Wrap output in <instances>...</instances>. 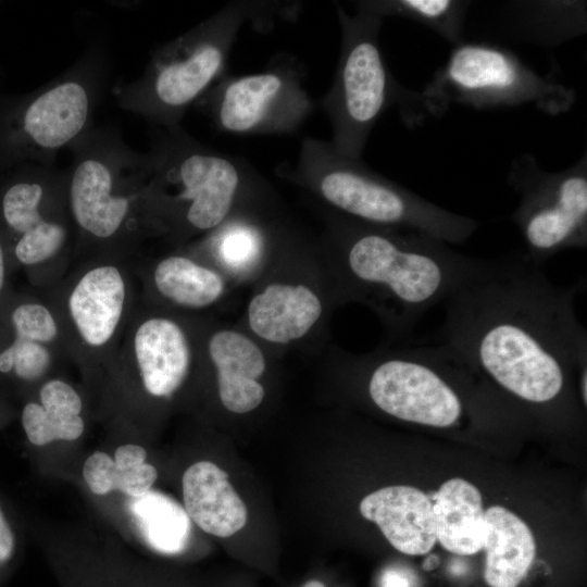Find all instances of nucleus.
Masks as SVG:
<instances>
[{
    "label": "nucleus",
    "instance_id": "obj_27",
    "mask_svg": "<svg viewBox=\"0 0 587 587\" xmlns=\"http://www.w3.org/2000/svg\"><path fill=\"white\" fill-rule=\"evenodd\" d=\"M470 1L460 0H369L357 1L358 10L384 18L394 15L412 20L437 33L454 46L462 42Z\"/></svg>",
    "mask_w": 587,
    "mask_h": 587
},
{
    "label": "nucleus",
    "instance_id": "obj_20",
    "mask_svg": "<svg viewBox=\"0 0 587 587\" xmlns=\"http://www.w3.org/2000/svg\"><path fill=\"white\" fill-rule=\"evenodd\" d=\"M125 284L114 266H99L86 273L68 300L72 319L90 346L104 345L115 332L123 313Z\"/></svg>",
    "mask_w": 587,
    "mask_h": 587
},
{
    "label": "nucleus",
    "instance_id": "obj_1",
    "mask_svg": "<svg viewBox=\"0 0 587 587\" xmlns=\"http://www.w3.org/2000/svg\"><path fill=\"white\" fill-rule=\"evenodd\" d=\"M580 287L554 285L524 254L447 301L438 344L536 407L559 402L577 373L586 407L587 334L575 311Z\"/></svg>",
    "mask_w": 587,
    "mask_h": 587
},
{
    "label": "nucleus",
    "instance_id": "obj_19",
    "mask_svg": "<svg viewBox=\"0 0 587 587\" xmlns=\"http://www.w3.org/2000/svg\"><path fill=\"white\" fill-rule=\"evenodd\" d=\"M486 551L484 578L489 587H517L536 555V542L527 524L504 507L485 511Z\"/></svg>",
    "mask_w": 587,
    "mask_h": 587
},
{
    "label": "nucleus",
    "instance_id": "obj_30",
    "mask_svg": "<svg viewBox=\"0 0 587 587\" xmlns=\"http://www.w3.org/2000/svg\"><path fill=\"white\" fill-rule=\"evenodd\" d=\"M8 320L13 334L39 344L51 341L58 334L51 313L39 303H17L10 309Z\"/></svg>",
    "mask_w": 587,
    "mask_h": 587
},
{
    "label": "nucleus",
    "instance_id": "obj_10",
    "mask_svg": "<svg viewBox=\"0 0 587 587\" xmlns=\"http://www.w3.org/2000/svg\"><path fill=\"white\" fill-rule=\"evenodd\" d=\"M473 369L445 345L415 346L388 353L371 369L372 402L397 420L433 428L454 427L465 401L457 384Z\"/></svg>",
    "mask_w": 587,
    "mask_h": 587
},
{
    "label": "nucleus",
    "instance_id": "obj_31",
    "mask_svg": "<svg viewBox=\"0 0 587 587\" xmlns=\"http://www.w3.org/2000/svg\"><path fill=\"white\" fill-rule=\"evenodd\" d=\"M17 539L14 526L5 509L0 503V583L3 582L14 563Z\"/></svg>",
    "mask_w": 587,
    "mask_h": 587
},
{
    "label": "nucleus",
    "instance_id": "obj_34",
    "mask_svg": "<svg viewBox=\"0 0 587 587\" xmlns=\"http://www.w3.org/2000/svg\"><path fill=\"white\" fill-rule=\"evenodd\" d=\"M301 587H328L322 579L311 578L302 584Z\"/></svg>",
    "mask_w": 587,
    "mask_h": 587
},
{
    "label": "nucleus",
    "instance_id": "obj_13",
    "mask_svg": "<svg viewBox=\"0 0 587 587\" xmlns=\"http://www.w3.org/2000/svg\"><path fill=\"white\" fill-rule=\"evenodd\" d=\"M64 182L65 172L53 165L23 163L0 173V233L18 263H41L65 243V225L47 212Z\"/></svg>",
    "mask_w": 587,
    "mask_h": 587
},
{
    "label": "nucleus",
    "instance_id": "obj_25",
    "mask_svg": "<svg viewBox=\"0 0 587 587\" xmlns=\"http://www.w3.org/2000/svg\"><path fill=\"white\" fill-rule=\"evenodd\" d=\"M146 450L134 444L120 446L113 459L96 451L85 461L83 477L95 495L120 490L137 498L151 490L158 477L155 467L146 462Z\"/></svg>",
    "mask_w": 587,
    "mask_h": 587
},
{
    "label": "nucleus",
    "instance_id": "obj_29",
    "mask_svg": "<svg viewBox=\"0 0 587 587\" xmlns=\"http://www.w3.org/2000/svg\"><path fill=\"white\" fill-rule=\"evenodd\" d=\"M215 239L221 259L232 267L251 265L259 259L264 247L262 229L243 220L227 223Z\"/></svg>",
    "mask_w": 587,
    "mask_h": 587
},
{
    "label": "nucleus",
    "instance_id": "obj_14",
    "mask_svg": "<svg viewBox=\"0 0 587 587\" xmlns=\"http://www.w3.org/2000/svg\"><path fill=\"white\" fill-rule=\"evenodd\" d=\"M359 508L362 516L374 522L401 553L426 554L437 541L433 502L415 487L395 485L377 489L365 496Z\"/></svg>",
    "mask_w": 587,
    "mask_h": 587
},
{
    "label": "nucleus",
    "instance_id": "obj_3",
    "mask_svg": "<svg viewBox=\"0 0 587 587\" xmlns=\"http://www.w3.org/2000/svg\"><path fill=\"white\" fill-rule=\"evenodd\" d=\"M279 2L238 0L153 51L143 73L115 87L120 108L164 129L180 126L191 104L221 78L241 27L279 13Z\"/></svg>",
    "mask_w": 587,
    "mask_h": 587
},
{
    "label": "nucleus",
    "instance_id": "obj_5",
    "mask_svg": "<svg viewBox=\"0 0 587 587\" xmlns=\"http://www.w3.org/2000/svg\"><path fill=\"white\" fill-rule=\"evenodd\" d=\"M108 59L88 49L38 89L0 97V173L23 163L51 166L58 153L92 126L108 80Z\"/></svg>",
    "mask_w": 587,
    "mask_h": 587
},
{
    "label": "nucleus",
    "instance_id": "obj_4",
    "mask_svg": "<svg viewBox=\"0 0 587 587\" xmlns=\"http://www.w3.org/2000/svg\"><path fill=\"white\" fill-rule=\"evenodd\" d=\"M279 171L363 224L417 232L449 245L465 242L479 226L378 175L361 159L340 154L330 141L305 138L296 164Z\"/></svg>",
    "mask_w": 587,
    "mask_h": 587
},
{
    "label": "nucleus",
    "instance_id": "obj_33",
    "mask_svg": "<svg viewBox=\"0 0 587 587\" xmlns=\"http://www.w3.org/2000/svg\"><path fill=\"white\" fill-rule=\"evenodd\" d=\"M7 250L8 247L0 233V296L3 292L7 276Z\"/></svg>",
    "mask_w": 587,
    "mask_h": 587
},
{
    "label": "nucleus",
    "instance_id": "obj_8",
    "mask_svg": "<svg viewBox=\"0 0 587 587\" xmlns=\"http://www.w3.org/2000/svg\"><path fill=\"white\" fill-rule=\"evenodd\" d=\"M426 115L441 116L451 104L477 110L534 104L550 115L567 112L573 88L541 76L511 50L488 42H460L420 92Z\"/></svg>",
    "mask_w": 587,
    "mask_h": 587
},
{
    "label": "nucleus",
    "instance_id": "obj_24",
    "mask_svg": "<svg viewBox=\"0 0 587 587\" xmlns=\"http://www.w3.org/2000/svg\"><path fill=\"white\" fill-rule=\"evenodd\" d=\"M129 513L143 542L165 557L183 554L189 544L191 524L183 507L154 490L132 498Z\"/></svg>",
    "mask_w": 587,
    "mask_h": 587
},
{
    "label": "nucleus",
    "instance_id": "obj_12",
    "mask_svg": "<svg viewBox=\"0 0 587 587\" xmlns=\"http://www.w3.org/2000/svg\"><path fill=\"white\" fill-rule=\"evenodd\" d=\"M304 77L298 60L277 55L263 72L221 77L199 101L221 132L288 135L297 132L314 109Z\"/></svg>",
    "mask_w": 587,
    "mask_h": 587
},
{
    "label": "nucleus",
    "instance_id": "obj_11",
    "mask_svg": "<svg viewBox=\"0 0 587 587\" xmlns=\"http://www.w3.org/2000/svg\"><path fill=\"white\" fill-rule=\"evenodd\" d=\"M520 201L511 217L536 267L567 249L587 247V153L572 166L544 170L530 153L515 158L507 179Z\"/></svg>",
    "mask_w": 587,
    "mask_h": 587
},
{
    "label": "nucleus",
    "instance_id": "obj_18",
    "mask_svg": "<svg viewBox=\"0 0 587 587\" xmlns=\"http://www.w3.org/2000/svg\"><path fill=\"white\" fill-rule=\"evenodd\" d=\"M134 344L146 390L157 397L172 395L184 382L190 363L182 328L167 319H150L137 329Z\"/></svg>",
    "mask_w": 587,
    "mask_h": 587
},
{
    "label": "nucleus",
    "instance_id": "obj_6",
    "mask_svg": "<svg viewBox=\"0 0 587 587\" xmlns=\"http://www.w3.org/2000/svg\"><path fill=\"white\" fill-rule=\"evenodd\" d=\"M341 29L339 60L332 87L322 98L333 130L330 143L342 155L361 159L380 115L398 104L408 125L425 117L421 93L400 85L388 70L379 46L383 18L336 5Z\"/></svg>",
    "mask_w": 587,
    "mask_h": 587
},
{
    "label": "nucleus",
    "instance_id": "obj_15",
    "mask_svg": "<svg viewBox=\"0 0 587 587\" xmlns=\"http://www.w3.org/2000/svg\"><path fill=\"white\" fill-rule=\"evenodd\" d=\"M184 509L203 532L229 537L247 522V508L228 474L210 461L190 465L183 475Z\"/></svg>",
    "mask_w": 587,
    "mask_h": 587
},
{
    "label": "nucleus",
    "instance_id": "obj_28",
    "mask_svg": "<svg viewBox=\"0 0 587 587\" xmlns=\"http://www.w3.org/2000/svg\"><path fill=\"white\" fill-rule=\"evenodd\" d=\"M11 332V330H10ZM50 364L47 348L39 342L20 337L11 332V339L0 347V377L21 382L40 378Z\"/></svg>",
    "mask_w": 587,
    "mask_h": 587
},
{
    "label": "nucleus",
    "instance_id": "obj_23",
    "mask_svg": "<svg viewBox=\"0 0 587 587\" xmlns=\"http://www.w3.org/2000/svg\"><path fill=\"white\" fill-rule=\"evenodd\" d=\"M40 404L27 402L21 414V423L27 440L36 447L54 440H75L84 432L80 417L83 403L68 384L53 379L39 391Z\"/></svg>",
    "mask_w": 587,
    "mask_h": 587
},
{
    "label": "nucleus",
    "instance_id": "obj_17",
    "mask_svg": "<svg viewBox=\"0 0 587 587\" xmlns=\"http://www.w3.org/2000/svg\"><path fill=\"white\" fill-rule=\"evenodd\" d=\"M322 304L304 285L271 284L248 305V322L260 338L287 344L303 337L319 321Z\"/></svg>",
    "mask_w": 587,
    "mask_h": 587
},
{
    "label": "nucleus",
    "instance_id": "obj_2",
    "mask_svg": "<svg viewBox=\"0 0 587 587\" xmlns=\"http://www.w3.org/2000/svg\"><path fill=\"white\" fill-rule=\"evenodd\" d=\"M341 233L353 285L375 297L390 328L401 336L410 335L433 307L509 270L521 257H469L422 233L357 221Z\"/></svg>",
    "mask_w": 587,
    "mask_h": 587
},
{
    "label": "nucleus",
    "instance_id": "obj_7",
    "mask_svg": "<svg viewBox=\"0 0 587 587\" xmlns=\"http://www.w3.org/2000/svg\"><path fill=\"white\" fill-rule=\"evenodd\" d=\"M148 201L176 211L198 232L222 225L247 190L261 180L247 161L215 151L183 128H162L148 151Z\"/></svg>",
    "mask_w": 587,
    "mask_h": 587
},
{
    "label": "nucleus",
    "instance_id": "obj_16",
    "mask_svg": "<svg viewBox=\"0 0 587 587\" xmlns=\"http://www.w3.org/2000/svg\"><path fill=\"white\" fill-rule=\"evenodd\" d=\"M209 354L217 371L222 404L238 414L258 408L265 394L258 382L266 365L261 349L247 336L225 329L211 337Z\"/></svg>",
    "mask_w": 587,
    "mask_h": 587
},
{
    "label": "nucleus",
    "instance_id": "obj_26",
    "mask_svg": "<svg viewBox=\"0 0 587 587\" xmlns=\"http://www.w3.org/2000/svg\"><path fill=\"white\" fill-rule=\"evenodd\" d=\"M154 283L164 297L190 308L210 305L224 291V282L217 273L177 255L168 257L158 264Z\"/></svg>",
    "mask_w": 587,
    "mask_h": 587
},
{
    "label": "nucleus",
    "instance_id": "obj_32",
    "mask_svg": "<svg viewBox=\"0 0 587 587\" xmlns=\"http://www.w3.org/2000/svg\"><path fill=\"white\" fill-rule=\"evenodd\" d=\"M379 587H410L408 577L394 569L386 570L379 578Z\"/></svg>",
    "mask_w": 587,
    "mask_h": 587
},
{
    "label": "nucleus",
    "instance_id": "obj_22",
    "mask_svg": "<svg viewBox=\"0 0 587 587\" xmlns=\"http://www.w3.org/2000/svg\"><path fill=\"white\" fill-rule=\"evenodd\" d=\"M505 8L510 33L522 41L555 48L587 30L586 1H513Z\"/></svg>",
    "mask_w": 587,
    "mask_h": 587
},
{
    "label": "nucleus",
    "instance_id": "obj_9",
    "mask_svg": "<svg viewBox=\"0 0 587 587\" xmlns=\"http://www.w3.org/2000/svg\"><path fill=\"white\" fill-rule=\"evenodd\" d=\"M66 196L77 226L107 240L128 226L134 203L148 198L147 154L132 150L115 128L91 127L68 147Z\"/></svg>",
    "mask_w": 587,
    "mask_h": 587
},
{
    "label": "nucleus",
    "instance_id": "obj_21",
    "mask_svg": "<svg viewBox=\"0 0 587 587\" xmlns=\"http://www.w3.org/2000/svg\"><path fill=\"white\" fill-rule=\"evenodd\" d=\"M436 540L449 552L473 555L484 548L485 510L480 491L466 479L445 482L435 494Z\"/></svg>",
    "mask_w": 587,
    "mask_h": 587
}]
</instances>
